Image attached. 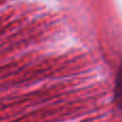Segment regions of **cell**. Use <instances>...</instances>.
Masks as SVG:
<instances>
[{
  "label": "cell",
  "mask_w": 122,
  "mask_h": 122,
  "mask_svg": "<svg viewBox=\"0 0 122 122\" xmlns=\"http://www.w3.org/2000/svg\"><path fill=\"white\" fill-rule=\"evenodd\" d=\"M114 100L116 105L120 109H122V61H121L120 66H119L117 77H116V82H115Z\"/></svg>",
  "instance_id": "1"
}]
</instances>
